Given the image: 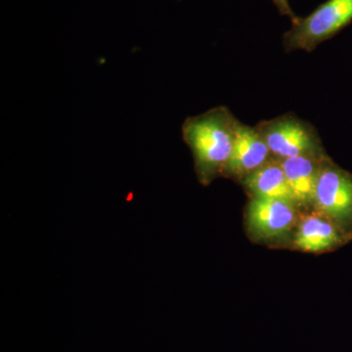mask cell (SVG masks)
I'll return each instance as SVG.
<instances>
[{"label":"cell","mask_w":352,"mask_h":352,"mask_svg":"<svg viewBox=\"0 0 352 352\" xmlns=\"http://www.w3.org/2000/svg\"><path fill=\"white\" fill-rule=\"evenodd\" d=\"M352 22V0H327L305 18H300L285 32L287 52H312Z\"/></svg>","instance_id":"obj_2"},{"label":"cell","mask_w":352,"mask_h":352,"mask_svg":"<svg viewBox=\"0 0 352 352\" xmlns=\"http://www.w3.org/2000/svg\"><path fill=\"white\" fill-rule=\"evenodd\" d=\"M239 120L224 106L189 117L183 122L182 138L195 161L199 180L210 184L224 175L233 151L236 129Z\"/></svg>","instance_id":"obj_1"},{"label":"cell","mask_w":352,"mask_h":352,"mask_svg":"<svg viewBox=\"0 0 352 352\" xmlns=\"http://www.w3.org/2000/svg\"><path fill=\"white\" fill-rule=\"evenodd\" d=\"M344 241V234L338 224L325 215L309 214L303 217L296 234L295 245L305 252L329 251Z\"/></svg>","instance_id":"obj_8"},{"label":"cell","mask_w":352,"mask_h":352,"mask_svg":"<svg viewBox=\"0 0 352 352\" xmlns=\"http://www.w3.org/2000/svg\"><path fill=\"white\" fill-rule=\"evenodd\" d=\"M296 207V204L288 201L252 197L247 207L250 230L263 239L284 235L295 224Z\"/></svg>","instance_id":"obj_5"},{"label":"cell","mask_w":352,"mask_h":352,"mask_svg":"<svg viewBox=\"0 0 352 352\" xmlns=\"http://www.w3.org/2000/svg\"><path fill=\"white\" fill-rule=\"evenodd\" d=\"M314 205L342 230L352 229V175L328 157L319 173Z\"/></svg>","instance_id":"obj_4"},{"label":"cell","mask_w":352,"mask_h":352,"mask_svg":"<svg viewBox=\"0 0 352 352\" xmlns=\"http://www.w3.org/2000/svg\"><path fill=\"white\" fill-rule=\"evenodd\" d=\"M323 156H298L280 161L296 206L314 205Z\"/></svg>","instance_id":"obj_7"},{"label":"cell","mask_w":352,"mask_h":352,"mask_svg":"<svg viewBox=\"0 0 352 352\" xmlns=\"http://www.w3.org/2000/svg\"><path fill=\"white\" fill-rule=\"evenodd\" d=\"M275 159L326 155L318 132L309 122L286 113L256 126Z\"/></svg>","instance_id":"obj_3"},{"label":"cell","mask_w":352,"mask_h":352,"mask_svg":"<svg viewBox=\"0 0 352 352\" xmlns=\"http://www.w3.org/2000/svg\"><path fill=\"white\" fill-rule=\"evenodd\" d=\"M265 141L256 126H250L239 120L236 129L233 151L224 175L243 179L272 159Z\"/></svg>","instance_id":"obj_6"},{"label":"cell","mask_w":352,"mask_h":352,"mask_svg":"<svg viewBox=\"0 0 352 352\" xmlns=\"http://www.w3.org/2000/svg\"><path fill=\"white\" fill-rule=\"evenodd\" d=\"M242 183L252 197L278 199L296 204L281 163L275 157L245 176Z\"/></svg>","instance_id":"obj_9"},{"label":"cell","mask_w":352,"mask_h":352,"mask_svg":"<svg viewBox=\"0 0 352 352\" xmlns=\"http://www.w3.org/2000/svg\"><path fill=\"white\" fill-rule=\"evenodd\" d=\"M273 3L277 7L278 11L281 15L287 16L292 21V24H295L300 19L294 12L293 9L289 6V0H272Z\"/></svg>","instance_id":"obj_10"}]
</instances>
